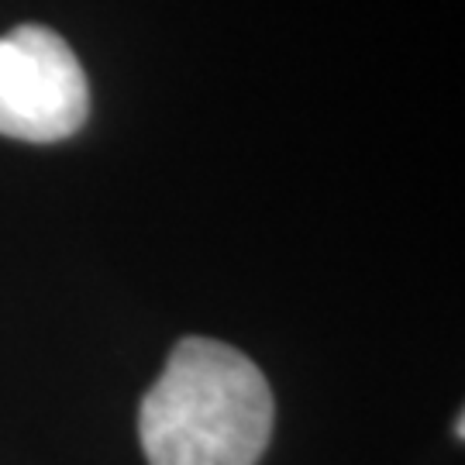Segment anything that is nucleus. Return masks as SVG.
<instances>
[{
	"instance_id": "nucleus-3",
	"label": "nucleus",
	"mask_w": 465,
	"mask_h": 465,
	"mask_svg": "<svg viewBox=\"0 0 465 465\" xmlns=\"http://www.w3.org/2000/svg\"><path fill=\"white\" fill-rule=\"evenodd\" d=\"M455 434H459V438L465 434V420H462V414H459V420H455Z\"/></svg>"
},
{
	"instance_id": "nucleus-1",
	"label": "nucleus",
	"mask_w": 465,
	"mask_h": 465,
	"mask_svg": "<svg viewBox=\"0 0 465 465\" xmlns=\"http://www.w3.org/2000/svg\"><path fill=\"white\" fill-rule=\"evenodd\" d=\"M272 417L262 369L245 351L193 334L149 386L138 434L149 465H259Z\"/></svg>"
},
{
	"instance_id": "nucleus-2",
	"label": "nucleus",
	"mask_w": 465,
	"mask_h": 465,
	"mask_svg": "<svg viewBox=\"0 0 465 465\" xmlns=\"http://www.w3.org/2000/svg\"><path fill=\"white\" fill-rule=\"evenodd\" d=\"M90 114L86 73L63 35L21 25L0 35V134L63 142Z\"/></svg>"
}]
</instances>
